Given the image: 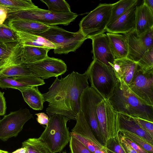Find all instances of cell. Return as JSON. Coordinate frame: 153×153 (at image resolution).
I'll return each instance as SVG.
<instances>
[{
	"label": "cell",
	"mask_w": 153,
	"mask_h": 153,
	"mask_svg": "<svg viewBox=\"0 0 153 153\" xmlns=\"http://www.w3.org/2000/svg\"><path fill=\"white\" fill-rule=\"evenodd\" d=\"M143 3L145 4L153 13V0H144Z\"/></svg>",
	"instance_id": "obj_43"
},
{
	"label": "cell",
	"mask_w": 153,
	"mask_h": 153,
	"mask_svg": "<svg viewBox=\"0 0 153 153\" xmlns=\"http://www.w3.org/2000/svg\"><path fill=\"white\" fill-rule=\"evenodd\" d=\"M128 52L127 58L137 62L144 54L153 47V30L144 36H138L134 30L126 34Z\"/></svg>",
	"instance_id": "obj_14"
},
{
	"label": "cell",
	"mask_w": 153,
	"mask_h": 153,
	"mask_svg": "<svg viewBox=\"0 0 153 153\" xmlns=\"http://www.w3.org/2000/svg\"><path fill=\"white\" fill-rule=\"evenodd\" d=\"M121 145L126 153H137L125 140L123 136L120 132L118 133Z\"/></svg>",
	"instance_id": "obj_38"
},
{
	"label": "cell",
	"mask_w": 153,
	"mask_h": 153,
	"mask_svg": "<svg viewBox=\"0 0 153 153\" xmlns=\"http://www.w3.org/2000/svg\"><path fill=\"white\" fill-rule=\"evenodd\" d=\"M13 78L30 86H38L45 84L43 79L34 75L23 76Z\"/></svg>",
	"instance_id": "obj_35"
},
{
	"label": "cell",
	"mask_w": 153,
	"mask_h": 153,
	"mask_svg": "<svg viewBox=\"0 0 153 153\" xmlns=\"http://www.w3.org/2000/svg\"><path fill=\"white\" fill-rule=\"evenodd\" d=\"M50 49L44 47L23 46L22 63L30 64L41 61L47 57Z\"/></svg>",
	"instance_id": "obj_24"
},
{
	"label": "cell",
	"mask_w": 153,
	"mask_h": 153,
	"mask_svg": "<svg viewBox=\"0 0 153 153\" xmlns=\"http://www.w3.org/2000/svg\"><path fill=\"white\" fill-rule=\"evenodd\" d=\"M112 68L117 79L128 85L133 80L138 66L136 62L126 58L115 59Z\"/></svg>",
	"instance_id": "obj_17"
},
{
	"label": "cell",
	"mask_w": 153,
	"mask_h": 153,
	"mask_svg": "<svg viewBox=\"0 0 153 153\" xmlns=\"http://www.w3.org/2000/svg\"><path fill=\"white\" fill-rule=\"evenodd\" d=\"M69 119L61 114L49 117L48 124L39 138L50 153L61 152L69 142L71 136L67 123Z\"/></svg>",
	"instance_id": "obj_3"
},
{
	"label": "cell",
	"mask_w": 153,
	"mask_h": 153,
	"mask_svg": "<svg viewBox=\"0 0 153 153\" xmlns=\"http://www.w3.org/2000/svg\"><path fill=\"white\" fill-rule=\"evenodd\" d=\"M70 136L69 147L71 153H93L77 139Z\"/></svg>",
	"instance_id": "obj_36"
},
{
	"label": "cell",
	"mask_w": 153,
	"mask_h": 153,
	"mask_svg": "<svg viewBox=\"0 0 153 153\" xmlns=\"http://www.w3.org/2000/svg\"><path fill=\"white\" fill-rule=\"evenodd\" d=\"M117 80L113 94L108 99L115 111L153 122V106L137 97L124 81Z\"/></svg>",
	"instance_id": "obj_2"
},
{
	"label": "cell",
	"mask_w": 153,
	"mask_h": 153,
	"mask_svg": "<svg viewBox=\"0 0 153 153\" xmlns=\"http://www.w3.org/2000/svg\"><path fill=\"white\" fill-rule=\"evenodd\" d=\"M91 85L105 99L112 95L117 80L112 68L95 59L85 72Z\"/></svg>",
	"instance_id": "obj_5"
},
{
	"label": "cell",
	"mask_w": 153,
	"mask_h": 153,
	"mask_svg": "<svg viewBox=\"0 0 153 153\" xmlns=\"http://www.w3.org/2000/svg\"><path fill=\"white\" fill-rule=\"evenodd\" d=\"M7 8L3 6H0V24H3L6 20L7 14Z\"/></svg>",
	"instance_id": "obj_42"
},
{
	"label": "cell",
	"mask_w": 153,
	"mask_h": 153,
	"mask_svg": "<svg viewBox=\"0 0 153 153\" xmlns=\"http://www.w3.org/2000/svg\"><path fill=\"white\" fill-rule=\"evenodd\" d=\"M104 146L109 153H126L121 145L118 134L108 140Z\"/></svg>",
	"instance_id": "obj_33"
},
{
	"label": "cell",
	"mask_w": 153,
	"mask_h": 153,
	"mask_svg": "<svg viewBox=\"0 0 153 153\" xmlns=\"http://www.w3.org/2000/svg\"><path fill=\"white\" fill-rule=\"evenodd\" d=\"M90 39L92 41L93 59L112 68L115 59L106 33H102Z\"/></svg>",
	"instance_id": "obj_15"
},
{
	"label": "cell",
	"mask_w": 153,
	"mask_h": 153,
	"mask_svg": "<svg viewBox=\"0 0 153 153\" xmlns=\"http://www.w3.org/2000/svg\"><path fill=\"white\" fill-rule=\"evenodd\" d=\"M11 153H26V151L25 148L22 147Z\"/></svg>",
	"instance_id": "obj_44"
},
{
	"label": "cell",
	"mask_w": 153,
	"mask_h": 153,
	"mask_svg": "<svg viewBox=\"0 0 153 153\" xmlns=\"http://www.w3.org/2000/svg\"><path fill=\"white\" fill-rule=\"evenodd\" d=\"M89 87L86 74L73 71L64 78L56 77L48 92L42 94L48 105L46 112L49 117L59 114L70 120H76L80 111V98L83 91Z\"/></svg>",
	"instance_id": "obj_1"
},
{
	"label": "cell",
	"mask_w": 153,
	"mask_h": 153,
	"mask_svg": "<svg viewBox=\"0 0 153 153\" xmlns=\"http://www.w3.org/2000/svg\"><path fill=\"white\" fill-rule=\"evenodd\" d=\"M37 116L36 120L37 122L41 125L47 126L49 120V117L44 113H40L36 114Z\"/></svg>",
	"instance_id": "obj_39"
},
{
	"label": "cell",
	"mask_w": 153,
	"mask_h": 153,
	"mask_svg": "<svg viewBox=\"0 0 153 153\" xmlns=\"http://www.w3.org/2000/svg\"><path fill=\"white\" fill-rule=\"evenodd\" d=\"M33 117V114L27 108L11 112L5 115L0 120V139L5 141L16 137L25 123Z\"/></svg>",
	"instance_id": "obj_10"
},
{
	"label": "cell",
	"mask_w": 153,
	"mask_h": 153,
	"mask_svg": "<svg viewBox=\"0 0 153 153\" xmlns=\"http://www.w3.org/2000/svg\"><path fill=\"white\" fill-rule=\"evenodd\" d=\"M21 92L26 102L33 109L41 110L45 102L44 97L37 86H30L18 89Z\"/></svg>",
	"instance_id": "obj_23"
},
{
	"label": "cell",
	"mask_w": 153,
	"mask_h": 153,
	"mask_svg": "<svg viewBox=\"0 0 153 153\" xmlns=\"http://www.w3.org/2000/svg\"><path fill=\"white\" fill-rule=\"evenodd\" d=\"M131 117L142 129L153 137V122L138 117Z\"/></svg>",
	"instance_id": "obj_37"
},
{
	"label": "cell",
	"mask_w": 153,
	"mask_h": 153,
	"mask_svg": "<svg viewBox=\"0 0 153 153\" xmlns=\"http://www.w3.org/2000/svg\"><path fill=\"white\" fill-rule=\"evenodd\" d=\"M62 153H67L65 152H63Z\"/></svg>",
	"instance_id": "obj_46"
},
{
	"label": "cell",
	"mask_w": 153,
	"mask_h": 153,
	"mask_svg": "<svg viewBox=\"0 0 153 153\" xmlns=\"http://www.w3.org/2000/svg\"><path fill=\"white\" fill-rule=\"evenodd\" d=\"M137 3L106 27L108 33L126 34L134 30L136 11Z\"/></svg>",
	"instance_id": "obj_16"
},
{
	"label": "cell",
	"mask_w": 153,
	"mask_h": 153,
	"mask_svg": "<svg viewBox=\"0 0 153 153\" xmlns=\"http://www.w3.org/2000/svg\"><path fill=\"white\" fill-rule=\"evenodd\" d=\"M14 31L17 35L18 41L23 46L42 47L50 49L55 48V45L51 42L30 32Z\"/></svg>",
	"instance_id": "obj_22"
},
{
	"label": "cell",
	"mask_w": 153,
	"mask_h": 153,
	"mask_svg": "<svg viewBox=\"0 0 153 153\" xmlns=\"http://www.w3.org/2000/svg\"><path fill=\"white\" fill-rule=\"evenodd\" d=\"M20 44L18 41L0 42V62L10 56Z\"/></svg>",
	"instance_id": "obj_31"
},
{
	"label": "cell",
	"mask_w": 153,
	"mask_h": 153,
	"mask_svg": "<svg viewBox=\"0 0 153 153\" xmlns=\"http://www.w3.org/2000/svg\"><path fill=\"white\" fill-rule=\"evenodd\" d=\"M153 30V13L144 4L137 6L134 30L139 37L145 36Z\"/></svg>",
	"instance_id": "obj_18"
},
{
	"label": "cell",
	"mask_w": 153,
	"mask_h": 153,
	"mask_svg": "<svg viewBox=\"0 0 153 153\" xmlns=\"http://www.w3.org/2000/svg\"><path fill=\"white\" fill-rule=\"evenodd\" d=\"M119 132L124 136L128 138L149 153H153V145L149 143L141 137L126 130H120Z\"/></svg>",
	"instance_id": "obj_30"
},
{
	"label": "cell",
	"mask_w": 153,
	"mask_h": 153,
	"mask_svg": "<svg viewBox=\"0 0 153 153\" xmlns=\"http://www.w3.org/2000/svg\"><path fill=\"white\" fill-rule=\"evenodd\" d=\"M47 6L48 10L57 13H68L71 12L68 3L64 0H40Z\"/></svg>",
	"instance_id": "obj_28"
},
{
	"label": "cell",
	"mask_w": 153,
	"mask_h": 153,
	"mask_svg": "<svg viewBox=\"0 0 153 153\" xmlns=\"http://www.w3.org/2000/svg\"><path fill=\"white\" fill-rule=\"evenodd\" d=\"M30 87L23 83L19 82L13 78L0 77V88H11L18 89Z\"/></svg>",
	"instance_id": "obj_34"
},
{
	"label": "cell",
	"mask_w": 153,
	"mask_h": 153,
	"mask_svg": "<svg viewBox=\"0 0 153 153\" xmlns=\"http://www.w3.org/2000/svg\"><path fill=\"white\" fill-rule=\"evenodd\" d=\"M137 63L143 74L153 71V47L146 51Z\"/></svg>",
	"instance_id": "obj_29"
},
{
	"label": "cell",
	"mask_w": 153,
	"mask_h": 153,
	"mask_svg": "<svg viewBox=\"0 0 153 153\" xmlns=\"http://www.w3.org/2000/svg\"><path fill=\"white\" fill-rule=\"evenodd\" d=\"M6 24L14 31L40 33L50 26L34 21L24 20H6Z\"/></svg>",
	"instance_id": "obj_21"
},
{
	"label": "cell",
	"mask_w": 153,
	"mask_h": 153,
	"mask_svg": "<svg viewBox=\"0 0 153 153\" xmlns=\"http://www.w3.org/2000/svg\"><path fill=\"white\" fill-rule=\"evenodd\" d=\"M76 123L70 133L93 153H109L105 147L96 137L80 110L76 117Z\"/></svg>",
	"instance_id": "obj_11"
},
{
	"label": "cell",
	"mask_w": 153,
	"mask_h": 153,
	"mask_svg": "<svg viewBox=\"0 0 153 153\" xmlns=\"http://www.w3.org/2000/svg\"><path fill=\"white\" fill-rule=\"evenodd\" d=\"M104 99L96 90L89 86L82 94L80 107V110L93 134L103 145V138L97 115V105Z\"/></svg>",
	"instance_id": "obj_8"
},
{
	"label": "cell",
	"mask_w": 153,
	"mask_h": 153,
	"mask_svg": "<svg viewBox=\"0 0 153 153\" xmlns=\"http://www.w3.org/2000/svg\"><path fill=\"white\" fill-rule=\"evenodd\" d=\"M4 94V93L1 92L0 91V116L4 115L7 108L6 101Z\"/></svg>",
	"instance_id": "obj_41"
},
{
	"label": "cell",
	"mask_w": 153,
	"mask_h": 153,
	"mask_svg": "<svg viewBox=\"0 0 153 153\" xmlns=\"http://www.w3.org/2000/svg\"><path fill=\"white\" fill-rule=\"evenodd\" d=\"M123 136L125 140L137 153H150L128 138L125 137L124 136Z\"/></svg>",
	"instance_id": "obj_40"
},
{
	"label": "cell",
	"mask_w": 153,
	"mask_h": 153,
	"mask_svg": "<svg viewBox=\"0 0 153 153\" xmlns=\"http://www.w3.org/2000/svg\"><path fill=\"white\" fill-rule=\"evenodd\" d=\"M97 113L104 146L108 140L118 134L117 114L107 99H104L98 103Z\"/></svg>",
	"instance_id": "obj_9"
},
{
	"label": "cell",
	"mask_w": 153,
	"mask_h": 153,
	"mask_svg": "<svg viewBox=\"0 0 153 153\" xmlns=\"http://www.w3.org/2000/svg\"><path fill=\"white\" fill-rule=\"evenodd\" d=\"M129 88L145 103L153 106V71L143 74L138 69Z\"/></svg>",
	"instance_id": "obj_13"
},
{
	"label": "cell",
	"mask_w": 153,
	"mask_h": 153,
	"mask_svg": "<svg viewBox=\"0 0 153 153\" xmlns=\"http://www.w3.org/2000/svg\"><path fill=\"white\" fill-rule=\"evenodd\" d=\"M138 0H120L113 3L111 16L108 24L116 20L125 13Z\"/></svg>",
	"instance_id": "obj_27"
},
{
	"label": "cell",
	"mask_w": 153,
	"mask_h": 153,
	"mask_svg": "<svg viewBox=\"0 0 153 153\" xmlns=\"http://www.w3.org/2000/svg\"><path fill=\"white\" fill-rule=\"evenodd\" d=\"M0 6L6 7L8 13L38 7L30 0H0Z\"/></svg>",
	"instance_id": "obj_25"
},
{
	"label": "cell",
	"mask_w": 153,
	"mask_h": 153,
	"mask_svg": "<svg viewBox=\"0 0 153 153\" xmlns=\"http://www.w3.org/2000/svg\"><path fill=\"white\" fill-rule=\"evenodd\" d=\"M42 37L55 46L54 53L67 54L75 51L87 39L79 30L75 33L67 31L56 25L50 26L45 31L40 33L30 32Z\"/></svg>",
	"instance_id": "obj_4"
},
{
	"label": "cell",
	"mask_w": 153,
	"mask_h": 153,
	"mask_svg": "<svg viewBox=\"0 0 153 153\" xmlns=\"http://www.w3.org/2000/svg\"><path fill=\"white\" fill-rule=\"evenodd\" d=\"M22 147L26 149V153H50L39 137L28 139L22 142Z\"/></svg>",
	"instance_id": "obj_26"
},
{
	"label": "cell",
	"mask_w": 153,
	"mask_h": 153,
	"mask_svg": "<svg viewBox=\"0 0 153 153\" xmlns=\"http://www.w3.org/2000/svg\"><path fill=\"white\" fill-rule=\"evenodd\" d=\"M0 153H10L7 151L2 150L0 149Z\"/></svg>",
	"instance_id": "obj_45"
},
{
	"label": "cell",
	"mask_w": 153,
	"mask_h": 153,
	"mask_svg": "<svg viewBox=\"0 0 153 153\" xmlns=\"http://www.w3.org/2000/svg\"><path fill=\"white\" fill-rule=\"evenodd\" d=\"M78 15L71 12L57 13L38 7L8 13L6 20H24L37 22L51 26L58 25H67L74 21Z\"/></svg>",
	"instance_id": "obj_6"
},
{
	"label": "cell",
	"mask_w": 153,
	"mask_h": 153,
	"mask_svg": "<svg viewBox=\"0 0 153 153\" xmlns=\"http://www.w3.org/2000/svg\"><path fill=\"white\" fill-rule=\"evenodd\" d=\"M16 41H18V39L15 32L6 24H0V42Z\"/></svg>",
	"instance_id": "obj_32"
},
{
	"label": "cell",
	"mask_w": 153,
	"mask_h": 153,
	"mask_svg": "<svg viewBox=\"0 0 153 153\" xmlns=\"http://www.w3.org/2000/svg\"><path fill=\"white\" fill-rule=\"evenodd\" d=\"M115 59L126 58L128 46L126 34L107 33Z\"/></svg>",
	"instance_id": "obj_20"
},
{
	"label": "cell",
	"mask_w": 153,
	"mask_h": 153,
	"mask_svg": "<svg viewBox=\"0 0 153 153\" xmlns=\"http://www.w3.org/2000/svg\"><path fill=\"white\" fill-rule=\"evenodd\" d=\"M22 64L34 76L43 80L52 77H58L67 71L66 65L63 61L48 56L36 62Z\"/></svg>",
	"instance_id": "obj_12"
},
{
	"label": "cell",
	"mask_w": 153,
	"mask_h": 153,
	"mask_svg": "<svg viewBox=\"0 0 153 153\" xmlns=\"http://www.w3.org/2000/svg\"><path fill=\"white\" fill-rule=\"evenodd\" d=\"M117 113L118 120L119 131L126 130L134 134L153 145V137L142 129L131 117L123 113Z\"/></svg>",
	"instance_id": "obj_19"
},
{
	"label": "cell",
	"mask_w": 153,
	"mask_h": 153,
	"mask_svg": "<svg viewBox=\"0 0 153 153\" xmlns=\"http://www.w3.org/2000/svg\"><path fill=\"white\" fill-rule=\"evenodd\" d=\"M113 4H100L80 21L79 31L87 39L104 33L111 15Z\"/></svg>",
	"instance_id": "obj_7"
}]
</instances>
